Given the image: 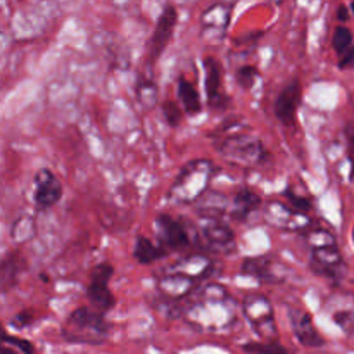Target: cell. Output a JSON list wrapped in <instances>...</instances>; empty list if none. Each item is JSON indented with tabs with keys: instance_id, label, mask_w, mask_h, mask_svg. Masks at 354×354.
Returning a JSON list of instances; mask_svg holds the SVG:
<instances>
[{
	"instance_id": "cell-12",
	"label": "cell",
	"mask_w": 354,
	"mask_h": 354,
	"mask_svg": "<svg viewBox=\"0 0 354 354\" xmlns=\"http://www.w3.org/2000/svg\"><path fill=\"white\" fill-rule=\"evenodd\" d=\"M310 266L315 275L335 279L339 275V270L342 268V254L337 248V242L311 249Z\"/></svg>"
},
{
	"instance_id": "cell-19",
	"label": "cell",
	"mask_w": 354,
	"mask_h": 354,
	"mask_svg": "<svg viewBox=\"0 0 354 354\" xmlns=\"http://www.w3.org/2000/svg\"><path fill=\"white\" fill-rule=\"evenodd\" d=\"M176 92H178L180 104H182L185 114L196 116V114L203 113V100H201L199 92H197V88L194 86V83H190L185 76H180L178 78Z\"/></svg>"
},
{
	"instance_id": "cell-27",
	"label": "cell",
	"mask_w": 354,
	"mask_h": 354,
	"mask_svg": "<svg viewBox=\"0 0 354 354\" xmlns=\"http://www.w3.org/2000/svg\"><path fill=\"white\" fill-rule=\"evenodd\" d=\"M242 349L249 354H289V351L277 341L249 342L242 346Z\"/></svg>"
},
{
	"instance_id": "cell-38",
	"label": "cell",
	"mask_w": 354,
	"mask_h": 354,
	"mask_svg": "<svg viewBox=\"0 0 354 354\" xmlns=\"http://www.w3.org/2000/svg\"><path fill=\"white\" fill-rule=\"evenodd\" d=\"M2 354H17L16 351H14V349H10V348H3V351H2Z\"/></svg>"
},
{
	"instance_id": "cell-18",
	"label": "cell",
	"mask_w": 354,
	"mask_h": 354,
	"mask_svg": "<svg viewBox=\"0 0 354 354\" xmlns=\"http://www.w3.org/2000/svg\"><path fill=\"white\" fill-rule=\"evenodd\" d=\"M263 206V201L259 194H256L251 189H241L235 192L234 201H232V216L239 221L248 220L251 213Z\"/></svg>"
},
{
	"instance_id": "cell-34",
	"label": "cell",
	"mask_w": 354,
	"mask_h": 354,
	"mask_svg": "<svg viewBox=\"0 0 354 354\" xmlns=\"http://www.w3.org/2000/svg\"><path fill=\"white\" fill-rule=\"evenodd\" d=\"M6 344H12L14 348L21 349L24 354H35V348L30 341H24V339H17V337H10V335H6L3 337Z\"/></svg>"
},
{
	"instance_id": "cell-16",
	"label": "cell",
	"mask_w": 354,
	"mask_h": 354,
	"mask_svg": "<svg viewBox=\"0 0 354 354\" xmlns=\"http://www.w3.org/2000/svg\"><path fill=\"white\" fill-rule=\"evenodd\" d=\"M196 282L197 280H194L192 277L185 275L182 272H176V270H171V272L165 273L159 279L158 289L168 299H182V297L189 296L192 292L194 287H196Z\"/></svg>"
},
{
	"instance_id": "cell-25",
	"label": "cell",
	"mask_w": 354,
	"mask_h": 354,
	"mask_svg": "<svg viewBox=\"0 0 354 354\" xmlns=\"http://www.w3.org/2000/svg\"><path fill=\"white\" fill-rule=\"evenodd\" d=\"M137 100L145 107V109H152L158 104V88L156 83L151 80L140 78L137 82Z\"/></svg>"
},
{
	"instance_id": "cell-33",
	"label": "cell",
	"mask_w": 354,
	"mask_h": 354,
	"mask_svg": "<svg viewBox=\"0 0 354 354\" xmlns=\"http://www.w3.org/2000/svg\"><path fill=\"white\" fill-rule=\"evenodd\" d=\"M346 145H348V159L351 165V180H354V124H346L344 127Z\"/></svg>"
},
{
	"instance_id": "cell-9",
	"label": "cell",
	"mask_w": 354,
	"mask_h": 354,
	"mask_svg": "<svg viewBox=\"0 0 354 354\" xmlns=\"http://www.w3.org/2000/svg\"><path fill=\"white\" fill-rule=\"evenodd\" d=\"M263 214H265V220L270 225L277 228H282V230H306V227L310 225V220L304 213L296 211L294 207H290L289 204L277 203V201H270L265 207H263Z\"/></svg>"
},
{
	"instance_id": "cell-6",
	"label": "cell",
	"mask_w": 354,
	"mask_h": 354,
	"mask_svg": "<svg viewBox=\"0 0 354 354\" xmlns=\"http://www.w3.org/2000/svg\"><path fill=\"white\" fill-rule=\"evenodd\" d=\"M114 275V266L111 263H99L90 273V283L86 297L95 310L107 313L116 306V297L109 290V280Z\"/></svg>"
},
{
	"instance_id": "cell-20",
	"label": "cell",
	"mask_w": 354,
	"mask_h": 354,
	"mask_svg": "<svg viewBox=\"0 0 354 354\" xmlns=\"http://www.w3.org/2000/svg\"><path fill=\"white\" fill-rule=\"evenodd\" d=\"M23 258L19 252H7L2 259V272H0V280H2L3 294L9 289L16 287L19 280L21 272H23Z\"/></svg>"
},
{
	"instance_id": "cell-31",
	"label": "cell",
	"mask_w": 354,
	"mask_h": 354,
	"mask_svg": "<svg viewBox=\"0 0 354 354\" xmlns=\"http://www.w3.org/2000/svg\"><path fill=\"white\" fill-rule=\"evenodd\" d=\"M334 322L335 325H339L341 327V330L344 332V334L351 335L354 334V313L353 311H337V313L334 315Z\"/></svg>"
},
{
	"instance_id": "cell-29",
	"label": "cell",
	"mask_w": 354,
	"mask_h": 354,
	"mask_svg": "<svg viewBox=\"0 0 354 354\" xmlns=\"http://www.w3.org/2000/svg\"><path fill=\"white\" fill-rule=\"evenodd\" d=\"M235 76H237V83L241 85V88L251 90L254 86L256 80H258L259 71L254 66H242V68L237 69Z\"/></svg>"
},
{
	"instance_id": "cell-10",
	"label": "cell",
	"mask_w": 354,
	"mask_h": 354,
	"mask_svg": "<svg viewBox=\"0 0 354 354\" xmlns=\"http://www.w3.org/2000/svg\"><path fill=\"white\" fill-rule=\"evenodd\" d=\"M176 21H178V12L173 6H166L162 9L161 16H159L158 23H156L154 31H152L151 41H149V62L154 64L161 54L165 52L166 45L169 44L175 31Z\"/></svg>"
},
{
	"instance_id": "cell-1",
	"label": "cell",
	"mask_w": 354,
	"mask_h": 354,
	"mask_svg": "<svg viewBox=\"0 0 354 354\" xmlns=\"http://www.w3.org/2000/svg\"><path fill=\"white\" fill-rule=\"evenodd\" d=\"M187 322L204 332H227L237 322L235 304L223 286L211 283L199 290V296L185 313Z\"/></svg>"
},
{
	"instance_id": "cell-7",
	"label": "cell",
	"mask_w": 354,
	"mask_h": 354,
	"mask_svg": "<svg viewBox=\"0 0 354 354\" xmlns=\"http://www.w3.org/2000/svg\"><path fill=\"white\" fill-rule=\"evenodd\" d=\"M287 315H289L290 327H292L294 337L297 339L303 348L310 349H320L325 346V339L322 337L320 332L317 330L313 324V318L306 310L297 306L287 308Z\"/></svg>"
},
{
	"instance_id": "cell-17",
	"label": "cell",
	"mask_w": 354,
	"mask_h": 354,
	"mask_svg": "<svg viewBox=\"0 0 354 354\" xmlns=\"http://www.w3.org/2000/svg\"><path fill=\"white\" fill-rule=\"evenodd\" d=\"M241 272L263 283L277 282V277L273 273V261L270 259V256H252V258H245L242 261Z\"/></svg>"
},
{
	"instance_id": "cell-36",
	"label": "cell",
	"mask_w": 354,
	"mask_h": 354,
	"mask_svg": "<svg viewBox=\"0 0 354 354\" xmlns=\"http://www.w3.org/2000/svg\"><path fill=\"white\" fill-rule=\"evenodd\" d=\"M351 66H354V45L351 48H349L348 52H346L344 55H342L341 61H339V68H341V69L351 68Z\"/></svg>"
},
{
	"instance_id": "cell-8",
	"label": "cell",
	"mask_w": 354,
	"mask_h": 354,
	"mask_svg": "<svg viewBox=\"0 0 354 354\" xmlns=\"http://www.w3.org/2000/svg\"><path fill=\"white\" fill-rule=\"evenodd\" d=\"M62 183L50 169L41 168L38 169L37 175H35V206L40 211H47L50 207H54L55 204H59V201L62 199Z\"/></svg>"
},
{
	"instance_id": "cell-4",
	"label": "cell",
	"mask_w": 354,
	"mask_h": 354,
	"mask_svg": "<svg viewBox=\"0 0 354 354\" xmlns=\"http://www.w3.org/2000/svg\"><path fill=\"white\" fill-rule=\"evenodd\" d=\"M109 324L102 311L80 306L69 313L62 337L73 344H104L109 334Z\"/></svg>"
},
{
	"instance_id": "cell-23",
	"label": "cell",
	"mask_w": 354,
	"mask_h": 354,
	"mask_svg": "<svg viewBox=\"0 0 354 354\" xmlns=\"http://www.w3.org/2000/svg\"><path fill=\"white\" fill-rule=\"evenodd\" d=\"M37 235V221L31 214H21L10 225V239L16 244H26Z\"/></svg>"
},
{
	"instance_id": "cell-5",
	"label": "cell",
	"mask_w": 354,
	"mask_h": 354,
	"mask_svg": "<svg viewBox=\"0 0 354 354\" xmlns=\"http://www.w3.org/2000/svg\"><path fill=\"white\" fill-rule=\"evenodd\" d=\"M245 320L252 327L254 334L261 341H277L279 339V328L275 324V313L270 299L263 294H251L242 303Z\"/></svg>"
},
{
	"instance_id": "cell-14",
	"label": "cell",
	"mask_w": 354,
	"mask_h": 354,
	"mask_svg": "<svg viewBox=\"0 0 354 354\" xmlns=\"http://www.w3.org/2000/svg\"><path fill=\"white\" fill-rule=\"evenodd\" d=\"M204 69H206V93L207 102L213 109H225L228 102V97L221 92V80H223V69L220 62L211 55L203 59Z\"/></svg>"
},
{
	"instance_id": "cell-21",
	"label": "cell",
	"mask_w": 354,
	"mask_h": 354,
	"mask_svg": "<svg viewBox=\"0 0 354 354\" xmlns=\"http://www.w3.org/2000/svg\"><path fill=\"white\" fill-rule=\"evenodd\" d=\"M228 9L223 6H214L211 9H207L203 16V30L207 31L209 37L216 35L218 38H221L225 35V30L228 26Z\"/></svg>"
},
{
	"instance_id": "cell-37",
	"label": "cell",
	"mask_w": 354,
	"mask_h": 354,
	"mask_svg": "<svg viewBox=\"0 0 354 354\" xmlns=\"http://www.w3.org/2000/svg\"><path fill=\"white\" fill-rule=\"evenodd\" d=\"M337 17L342 21V23H346V21L349 19V10H348V7H346V6H339V9H337Z\"/></svg>"
},
{
	"instance_id": "cell-26",
	"label": "cell",
	"mask_w": 354,
	"mask_h": 354,
	"mask_svg": "<svg viewBox=\"0 0 354 354\" xmlns=\"http://www.w3.org/2000/svg\"><path fill=\"white\" fill-rule=\"evenodd\" d=\"M332 47H334V50L337 52L341 57L353 47V33L348 26L339 24V26L335 28L334 35H332Z\"/></svg>"
},
{
	"instance_id": "cell-22",
	"label": "cell",
	"mask_w": 354,
	"mask_h": 354,
	"mask_svg": "<svg viewBox=\"0 0 354 354\" xmlns=\"http://www.w3.org/2000/svg\"><path fill=\"white\" fill-rule=\"evenodd\" d=\"M165 254H166L165 249L152 244L151 239H147L145 235H138L137 241H135L133 258L138 265H152V263L161 259Z\"/></svg>"
},
{
	"instance_id": "cell-32",
	"label": "cell",
	"mask_w": 354,
	"mask_h": 354,
	"mask_svg": "<svg viewBox=\"0 0 354 354\" xmlns=\"http://www.w3.org/2000/svg\"><path fill=\"white\" fill-rule=\"evenodd\" d=\"M286 197H287V201H289V206L294 207L296 211H301V213H308V211L311 209V201L306 199V197L296 196L292 190L287 189L286 190Z\"/></svg>"
},
{
	"instance_id": "cell-35",
	"label": "cell",
	"mask_w": 354,
	"mask_h": 354,
	"mask_svg": "<svg viewBox=\"0 0 354 354\" xmlns=\"http://www.w3.org/2000/svg\"><path fill=\"white\" fill-rule=\"evenodd\" d=\"M31 322H33V313H31V311H23V313L16 315L10 324H12V327L16 328H24L26 325H30Z\"/></svg>"
},
{
	"instance_id": "cell-24",
	"label": "cell",
	"mask_w": 354,
	"mask_h": 354,
	"mask_svg": "<svg viewBox=\"0 0 354 354\" xmlns=\"http://www.w3.org/2000/svg\"><path fill=\"white\" fill-rule=\"evenodd\" d=\"M173 270L185 273V275L192 277L194 280H201L209 275L211 261L207 258H204V256H194V258L183 259L182 263L173 266Z\"/></svg>"
},
{
	"instance_id": "cell-39",
	"label": "cell",
	"mask_w": 354,
	"mask_h": 354,
	"mask_svg": "<svg viewBox=\"0 0 354 354\" xmlns=\"http://www.w3.org/2000/svg\"><path fill=\"white\" fill-rule=\"evenodd\" d=\"M351 10H353V16H354V2L351 3Z\"/></svg>"
},
{
	"instance_id": "cell-28",
	"label": "cell",
	"mask_w": 354,
	"mask_h": 354,
	"mask_svg": "<svg viewBox=\"0 0 354 354\" xmlns=\"http://www.w3.org/2000/svg\"><path fill=\"white\" fill-rule=\"evenodd\" d=\"M183 107H180L178 104H175L173 100H166L162 102V116H165L166 123L171 128L180 127L183 123Z\"/></svg>"
},
{
	"instance_id": "cell-3",
	"label": "cell",
	"mask_w": 354,
	"mask_h": 354,
	"mask_svg": "<svg viewBox=\"0 0 354 354\" xmlns=\"http://www.w3.org/2000/svg\"><path fill=\"white\" fill-rule=\"evenodd\" d=\"M214 166L209 159H194L189 161L176 175L168 197L180 204L197 203L207 192Z\"/></svg>"
},
{
	"instance_id": "cell-15",
	"label": "cell",
	"mask_w": 354,
	"mask_h": 354,
	"mask_svg": "<svg viewBox=\"0 0 354 354\" xmlns=\"http://www.w3.org/2000/svg\"><path fill=\"white\" fill-rule=\"evenodd\" d=\"M203 220L201 235L211 249L223 251V249H230L234 245V230L225 221H221V218H203Z\"/></svg>"
},
{
	"instance_id": "cell-13",
	"label": "cell",
	"mask_w": 354,
	"mask_h": 354,
	"mask_svg": "<svg viewBox=\"0 0 354 354\" xmlns=\"http://www.w3.org/2000/svg\"><path fill=\"white\" fill-rule=\"evenodd\" d=\"M156 228H158L159 239L162 244L171 251H178V249L187 248L190 244V237L187 234V228L183 227L182 221L175 220L169 214L161 213L156 218Z\"/></svg>"
},
{
	"instance_id": "cell-2",
	"label": "cell",
	"mask_w": 354,
	"mask_h": 354,
	"mask_svg": "<svg viewBox=\"0 0 354 354\" xmlns=\"http://www.w3.org/2000/svg\"><path fill=\"white\" fill-rule=\"evenodd\" d=\"M213 137L214 149L227 161L244 166H258L265 161L266 149L263 142L254 135L221 128L220 133H214Z\"/></svg>"
},
{
	"instance_id": "cell-11",
	"label": "cell",
	"mask_w": 354,
	"mask_h": 354,
	"mask_svg": "<svg viewBox=\"0 0 354 354\" xmlns=\"http://www.w3.org/2000/svg\"><path fill=\"white\" fill-rule=\"evenodd\" d=\"M301 99H303V90L297 80H292L280 90L275 99V116L283 127H294Z\"/></svg>"
},
{
	"instance_id": "cell-30",
	"label": "cell",
	"mask_w": 354,
	"mask_h": 354,
	"mask_svg": "<svg viewBox=\"0 0 354 354\" xmlns=\"http://www.w3.org/2000/svg\"><path fill=\"white\" fill-rule=\"evenodd\" d=\"M308 239V244L313 248H322V245H327V244H334L335 237L327 230H317V232H308L306 235Z\"/></svg>"
}]
</instances>
